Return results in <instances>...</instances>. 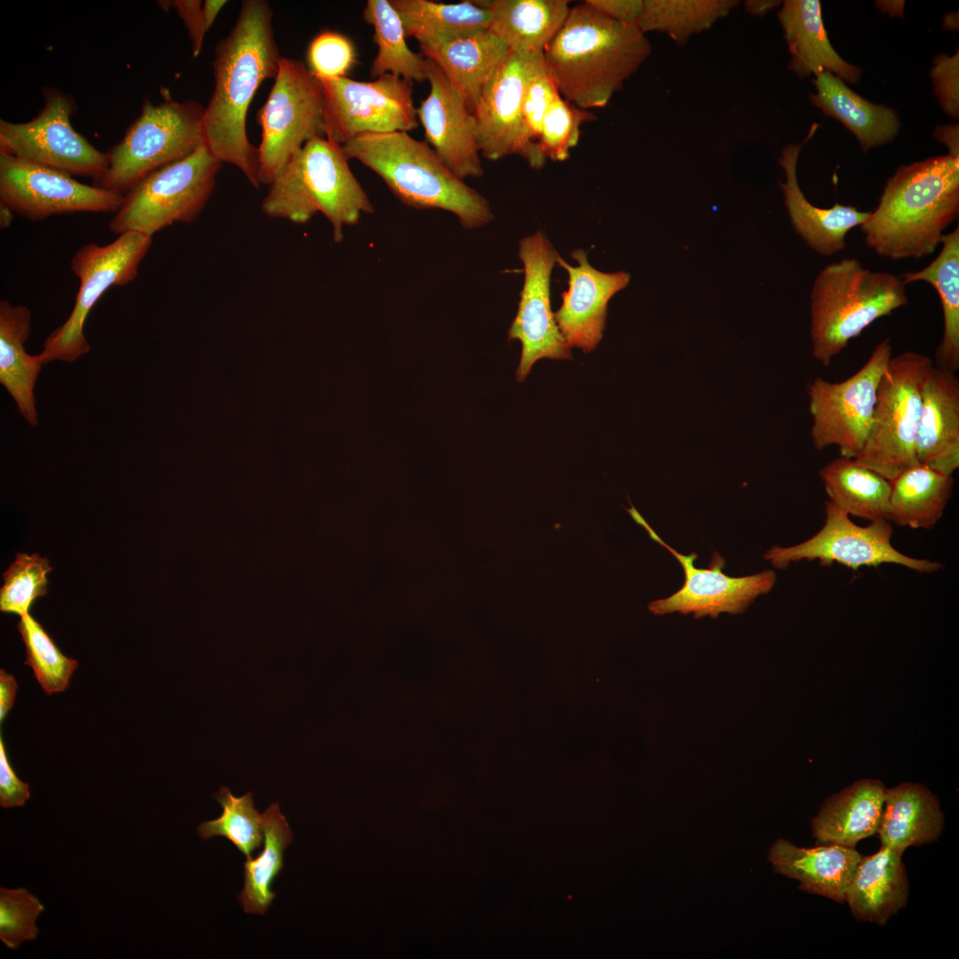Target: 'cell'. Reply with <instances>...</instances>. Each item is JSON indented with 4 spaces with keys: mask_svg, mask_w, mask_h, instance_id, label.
Returning a JSON list of instances; mask_svg holds the SVG:
<instances>
[{
    "mask_svg": "<svg viewBox=\"0 0 959 959\" xmlns=\"http://www.w3.org/2000/svg\"><path fill=\"white\" fill-rule=\"evenodd\" d=\"M778 2L775 1H748L745 4L746 9L749 12L756 15H764L770 9L774 7Z\"/></svg>",
    "mask_w": 959,
    "mask_h": 959,
    "instance_id": "54",
    "label": "cell"
},
{
    "mask_svg": "<svg viewBox=\"0 0 959 959\" xmlns=\"http://www.w3.org/2000/svg\"><path fill=\"white\" fill-rule=\"evenodd\" d=\"M214 797L223 808L222 814L218 819L201 823L198 835L203 840L214 836H225L247 860L252 859L251 852L264 843L263 816L254 806L252 793L236 797L222 786Z\"/></svg>",
    "mask_w": 959,
    "mask_h": 959,
    "instance_id": "40",
    "label": "cell"
},
{
    "mask_svg": "<svg viewBox=\"0 0 959 959\" xmlns=\"http://www.w3.org/2000/svg\"><path fill=\"white\" fill-rule=\"evenodd\" d=\"M900 275L873 272L855 258L824 266L811 291L810 336L812 356L823 367L876 320L907 305Z\"/></svg>",
    "mask_w": 959,
    "mask_h": 959,
    "instance_id": "6",
    "label": "cell"
},
{
    "mask_svg": "<svg viewBox=\"0 0 959 959\" xmlns=\"http://www.w3.org/2000/svg\"><path fill=\"white\" fill-rule=\"evenodd\" d=\"M258 122L262 130L258 179L270 185L306 142L325 137L321 85L303 62L281 59Z\"/></svg>",
    "mask_w": 959,
    "mask_h": 959,
    "instance_id": "10",
    "label": "cell"
},
{
    "mask_svg": "<svg viewBox=\"0 0 959 959\" xmlns=\"http://www.w3.org/2000/svg\"><path fill=\"white\" fill-rule=\"evenodd\" d=\"M348 161L342 145L325 137L309 140L269 185L263 212L297 224L321 212L332 226L334 242H340L345 226L375 211Z\"/></svg>",
    "mask_w": 959,
    "mask_h": 959,
    "instance_id": "5",
    "label": "cell"
},
{
    "mask_svg": "<svg viewBox=\"0 0 959 959\" xmlns=\"http://www.w3.org/2000/svg\"><path fill=\"white\" fill-rule=\"evenodd\" d=\"M151 244V236L128 231L111 243H88L74 254L71 270L79 279V289L71 313L44 343V364L73 362L90 352L83 326L91 308L110 287L126 285L137 277Z\"/></svg>",
    "mask_w": 959,
    "mask_h": 959,
    "instance_id": "11",
    "label": "cell"
},
{
    "mask_svg": "<svg viewBox=\"0 0 959 959\" xmlns=\"http://www.w3.org/2000/svg\"><path fill=\"white\" fill-rule=\"evenodd\" d=\"M221 164L202 142L187 156L151 172L124 194L109 230L152 237L173 223L193 222L214 190Z\"/></svg>",
    "mask_w": 959,
    "mask_h": 959,
    "instance_id": "9",
    "label": "cell"
},
{
    "mask_svg": "<svg viewBox=\"0 0 959 959\" xmlns=\"http://www.w3.org/2000/svg\"><path fill=\"white\" fill-rule=\"evenodd\" d=\"M205 107L174 100L168 91L155 104L145 99L139 117L107 155V169L93 186L125 194L151 172L193 153L203 142Z\"/></svg>",
    "mask_w": 959,
    "mask_h": 959,
    "instance_id": "7",
    "label": "cell"
},
{
    "mask_svg": "<svg viewBox=\"0 0 959 959\" xmlns=\"http://www.w3.org/2000/svg\"><path fill=\"white\" fill-rule=\"evenodd\" d=\"M595 119L591 111L573 105L559 94L543 121L539 140L543 155L546 160L566 161L579 141L582 125Z\"/></svg>",
    "mask_w": 959,
    "mask_h": 959,
    "instance_id": "44",
    "label": "cell"
},
{
    "mask_svg": "<svg viewBox=\"0 0 959 959\" xmlns=\"http://www.w3.org/2000/svg\"><path fill=\"white\" fill-rule=\"evenodd\" d=\"M801 145L786 146L780 158L785 181L780 186L784 202L795 231L818 254L830 257L844 250L845 237L850 230L863 224L870 211H860L854 206L836 203L830 208H820L811 203L802 192L797 175Z\"/></svg>",
    "mask_w": 959,
    "mask_h": 959,
    "instance_id": "24",
    "label": "cell"
},
{
    "mask_svg": "<svg viewBox=\"0 0 959 959\" xmlns=\"http://www.w3.org/2000/svg\"><path fill=\"white\" fill-rule=\"evenodd\" d=\"M892 356L887 337L847 379L829 382L817 377L808 384L811 438L817 450L836 446L842 457L855 459L860 455L872 423L879 383Z\"/></svg>",
    "mask_w": 959,
    "mask_h": 959,
    "instance_id": "12",
    "label": "cell"
},
{
    "mask_svg": "<svg viewBox=\"0 0 959 959\" xmlns=\"http://www.w3.org/2000/svg\"><path fill=\"white\" fill-rule=\"evenodd\" d=\"M402 20L407 38L431 44L461 34L486 29L489 12L476 1L445 4L429 0H390Z\"/></svg>",
    "mask_w": 959,
    "mask_h": 959,
    "instance_id": "36",
    "label": "cell"
},
{
    "mask_svg": "<svg viewBox=\"0 0 959 959\" xmlns=\"http://www.w3.org/2000/svg\"><path fill=\"white\" fill-rule=\"evenodd\" d=\"M44 907L25 888L0 889V939L16 949L24 941L34 940L39 932L36 920Z\"/></svg>",
    "mask_w": 959,
    "mask_h": 959,
    "instance_id": "45",
    "label": "cell"
},
{
    "mask_svg": "<svg viewBox=\"0 0 959 959\" xmlns=\"http://www.w3.org/2000/svg\"><path fill=\"white\" fill-rule=\"evenodd\" d=\"M861 856L852 847L831 844L804 848L780 838L770 847L768 858L775 872L798 880L801 890L843 903Z\"/></svg>",
    "mask_w": 959,
    "mask_h": 959,
    "instance_id": "25",
    "label": "cell"
},
{
    "mask_svg": "<svg viewBox=\"0 0 959 959\" xmlns=\"http://www.w3.org/2000/svg\"><path fill=\"white\" fill-rule=\"evenodd\" d=\"M201 0H173L171 9H175L183 21L192 44L193 56L196 58L202 52L205 34L208 32Z\"/></svg>",
    "mask_w": 959,
    "mask_h": 959,
    "instance_id": "49",
    "label": "cell"
},
{
    "mask_svg": "<svg viewBox=\"0 0 959 959\" xmlns=\"http://www.w3.org/2000/svg\"><path fill=\"white\" fill-rule=\"evenodd\" d=\"M419 48L424 58L440 67L472 115L484 88L511 52L488 28L419 45Z\"/></svg>",
    "mask_w": 959,
    "mask_h": 959,
    "instance_id": "23",
    "label": "cell"
},
{
    "mask_svg": "<svg viewBox=\"0 0 959 959\" xmlns=\"http://www.w3.org/2000/svg\"><path fill=\"white\" fill-rule=\"evenodd\" d=\"M31 329V312L22 305L0 302V383L31 426L38 424L34 389L44 365L40 353L30 355L25 342Z\"/></svg>",
    "mask_w": 959,
    "mask_h": 959,
    "instance_id": "32",
    "label": "cell"
},
{
    "mask_svg": "<svg viewBox=\"0 0 959 959\" xmlns=\"http://www.w3.org/2000/svg\"><path fill=\"white\" fill-rule=\"evenodd\" d=\"M17 629L26 648L24 663L31 667L44 693L50 695L66 690L77 662L61 653L29 613L20 616Z\"/></svg>",
    "mask_w": 959,
    "mask_h": 959,
    "instance_id": "41",
    "label": "cell"
},
{
    "mask_svg": "<svg viewBox=\"0 0 959 959\" xmlns=\"http://www.w3.org/2000/svg\"><path fill=\"white\" fill-rule=\"evenodd\" d=\"M893 528L887 519L870 521L865 527L855 524L850 515L829 501L825 502V521L811 538L793 546H773L764 559L778 569L790 563L819 560L822 564L839 563L852 569L894 564L923 574L942 567L937 561L912 558L892 544Z\"/></svg>",
    "mask_w": 959,
    "mask_h": 959,
    "instance_id": "15",
    "label": "cell"
},
{
    "mask_svg": "<svg viewBox=\"0 0 959 959\" xmlns=\"http://www.w3.org/2000/svg\"><path fill=\"white\" fill-rule=\"evenodd\" d=\"M814 85L812 103L850 130L862 151L886 144L898 134L900 121L892 108L868 101L833 74H817Z\"/></svg>",
    "mask_w": 959,
    "mask_h": 959,
    "instance_id": "31",
    "label": "cell"
},
{
    "mask_svg": "<svg viewBox=\"0 0 959 959\" xmlns=\"http://www.w3.org/2000/svg\"><path fill=\"white\" fill-rule=\"evenodd\" d=\"M933 365L929 356L907 351L892 356L881 377L869 432L855 460L889 481L918 464L922 384Z\"/></svg>",
    "mask_w": 959,
    "mask_h": 959,
    "instance_id": "8",
    "label": "cell"
},
{
    "mask_svg": "<svg viewBox=\"0 0 959 959\" xmlns=\"http://www.w3.org/2000/svg\"><path fill=\"white\" fill-rule=\"evenodd\" d=\"M49 560L37 553H18L4 573L0 589V610L19 614L28 613L34 601L47 592Z\"/></svg>",
    "mask_w": 959,
    "mask_h": 959,
    "instance_id": "42",
    "label": "cell"
},
{
    "mask_svg": "<svg viewBox=\"0 0 959 959\" xmlns=\"http://www.w3.org/2000/svg\"><path fill=\"white\" fill-rule=\"evenodd\" d=\"M585 3L615 21L636 26L643 0H586Z\"/></svg>",
    "mask_w": 959,
    "mask_h": 959,
    "instance_id": "50",
    "label": "cell"
},
{
    "mask_svg": "<svg viewBox=\"0 0 959 959\" xmlns=\"http://www.w3.org/2000/svg\"><path fill=\"white\" fill-rule=\"evenodd\" d=\"M559 94L546 69L543 54L534 64L522 106L524 149L521 157L534 169H541L546 162L539 147L541 129L548 108Z\"/></svg>",
    "mask_w": 959,
    "mask_h": 959,
    "instance_id": "43",
    "label": "cell"
},
{
    "mask_svg": "<svg viewBox=\"0 0 959 959\" xmlns=\"http://www.w3.org/2000/svg\"><path fill=\"white\" fill-rule=\"evenodd\" d=\"M885 792L882 781L862 779L828 797L812 820L817 842L854 848L877 833Z\"/></svg>",
    "mask_w": 959,
    "mask_h": 959,
    "instance_id": "29",
    "label": "cell"
},
{
    "mask_svg": "<svg viewBox=\"0 0 959 959\" xmlns=\"http://www.w3.org/2000/svg\"><path fill=\"white\" fill-rule=\"evenodd\" d=\"M324 99L325 138L340 145L366 133L408 132L418 126L410 82L386 74L374 81L317 77Z\"/></svg>",
    "mask_w": 959,
    "mask_h": 959,
    "instance_id": "14",
    "label": "cell"
},
{
    "mask_svg": "<svg viewBox=\"0 0 959 959\" xmlns=\"http://www.w3.org/2000/svg\"><path fill=\"white\" fill-rule=\"evenodd\" d=\"M539 56L527 57L510 52L481 92L473 116L477 145L480 155L486 159L497 161L510 155L522 156L523 99Z\"/></svg>",
    "mask_w": 959,
    "mask_h": 959,
    "instance_id": "19",
    "label": "cell"
},
{
    "mask_svg": "<svg viewBox=\"0 0 959 959\" xmlns=\"http://www.w3.org/2000/svg\"><path fill=\"white\" fill-rule=\"evenodd\" d=\"M44 104L25 123L0 120V154L12 155L69 176L100 178L107 169V155L97 149L71 125L77 107L59 89L43 90Z\"/></svg>",
    "mask_w": 959,
    "mask_h": 959,
    "instance_id": "13",
    "label": "cell"
},
{
    "mask_svg": "<svg viewBox=\"0 0 959 959\" xmlns=\"http://www.w3.org/2000/svg\"><path fill=\"white\" fill-rule=\"evenodd\" d=\"M828 501L852 516L889 520L891 483L855 459L840 456L819 472Z\"/></svg>",
    "mask_w": 959,
    "mask_h": 959,
    "instance_id": "35",
    "label": "cell"
},
{
    "mask_svg": "<svg viewBox=\"0 0 959 959\" xmlns=\"http://www.w3.org/2000/svg\"><path fill=\"white\" fill-rule=\"evenodd\" d=\"M915 439L918 464L953 476L959 468V379L933 365L922 384Z\"/></svg>",
    "mask_w": 959,
    "mask_h": 959,
    "instance_id": "22",
    "label": "cell"
},
{
    "mask_svg": "<svg viewBox=\"0 0 959 959\" xmlns=\"http://www.w3.org/2000/svg\"><path fill=\"white\" fill-rule=\"evenodd\" d=\"M625 510L638 525L646 530L653 541L678 559L685 574L683 586L678 591L649 603L648 610L654 614L678 612L682 614H693L694 618L705 615L717 618L721 613L741 614L758 596L768 593L773 588L777 577L773 570L741 577L724 574L725 562L717 551L713 553L708 568L696 567V553H679L655 533L632 504Z\"/></svg>",
    "mask_w": 959,
    "mask_h": 959,
    "instance_id": "16",
    "label": "cell"
},
{
    "mask_svg": "<svg viewBox=\"0 0 959 959\" xmlns=\"http://www.w3.org/2000/svg\"><path fill=\"white\" fill-rule=\"evenodd\" d=\"M30 797L29 785L15 774L2 736L0 737V804L4 808L22 806Z\"/></svg>",
    "mask_w": 959,
    "mask_h": 959,
    "instance_id": "48",
    "label": "cell"
},
{
    "mask_svg": "<svg viewBox=\"0 0 959 959\" xmlns=\"http://www.w3.org/2000/svg\"><path fill=\"white\" fill-rule=\"evenodd\" d=\"M936 136L947 145L949 150L948 155L959 156L957 126L939 127V130L936 131Z\"/></svg>",
    "mask_w": 959,
    "mask_h": 959,
    "instance_id": "52",
    "label": "cell"
},
{
    "mask_svg": "<svg viewBox=\"0 0 959 959\" xmlns=\"http://www.w3.org/2000/svg\"><path fill=\"white\" fill-rule=\"evenodd\" d=\"M651 53L637 26L615 21L585 1L572 8L543 52L559 95L585 109L606 107Z\"/></svg>",
    "mask_w": 959,
    "mask_h": 959,
    "instance_id": "2",
    "label": "cell"
},
{
    "mask_svg": "<svg viewBox=\"0 0 959 959\" xmlns=\"http://www.w3.org/2000/svg\"><path fill=\"white\" fill-rule=\"evenodd\" d=\"M889 521L929 529L942 518L951 498L953 476L917 464L890 481Z\"/></svg>",
    "mask_w": 959,
    "mask_h": 959,
    "instance_id": "34",
    "label": "cell"
},
{
    "mask_svg": "<svg viewBox=\"0 0 959 959\" xmlns=\"http://www.w3.org/2000/svg\"><path fill=\"white\" fill-rule=\"evenodd\" d=\"M363 20L372 26L377 46L369 70L372 77L390 74L410 83L427 81L429 61L408 47L400 16L389 0L367 1Z\"/></svg>",
    "mask_w": 959,
    "mask_h": 959,
    "instance_id": "37",
    "label": "cell"
},
{
    "mask_svg": "<svg viewBox=\"0 0 959 959\" xmlns=\"http://www.w3.org/2000/svg\"><path fill=\"white\" fill-rule=\"evenodd\" d=\"M307 62L316 77H345L356 63L355 47L345 36L324 30L311 41Z\"/></svg>",
    "mask_w": 959,
    "mask_h": 959,
    "instance_id": "46",
    "label": "cell"
},
{
    "mask_svg": "<svg viewBox=\"0 0 959 959\" xmlns=\"http://www.w3.org/2000/svg\"><path fill=\"white\" fill-rule=\"evenodd\" d=\"M342 147L349 160L377 174L405 205L450 212L465 229L494 218L488 201L450 170L426 142L408 132L361 134Z\"/></svg>",
    "mask_w": 959,
    "mask_h": 959,
    "instance_id": "4",
    "label": "cell"
},
{
    "mask_svg": "<svg viewBox=\"0 0 959 959\" xmlns=\"http://www.w3.org/2000/svg\"><path fill=\"white\" fill-rule=\"evenodd\" d=\"M266 0H244L236 21L215 47V84L202 123L203 143L238 168L256 188L258 153L247 136L249 106L261 83L276 76L281 59Z\"/></svg>",
    "mask_w": 959,
    "mask_h": 959,
    "instance_id": "1",
    "label": "cell"
},
{
    "mask_svg": "<svg viewBox=\"0 0 959 959\" xmlns=\"http://www.w3.org/2000/svg\"><path fill=\"white\" fill-rule=\"evenodd\" d=\"M578 263L572 266L561 257L558 265L568 275V288L554 319L568 346L590 353L598 345L606 326L608 301L630 281L626 272L604 273L594 268L582 249L571 252Z\"/></svg>",
    "mask_w": 959,
    "mask_h": 959,
    "instance_id": "21",
    "label": "cell"
},
{
    "mask_svg": "<svg viewBox=\"0 0 959 959\" xmlns=\"http://www.w3.org/2000/svg\"><path fill=\"white\" fill-rule=\"evenodd\" d=\"M519 257L524 266V282L508 337L522 345L516 373L518 381L522 382L538 360L570 359L571 352L551 307V276L560 257L559 252L538 231L519 241Z\"/></svg>",
    "mask_w": 959,
    "mask_h": 959,
    "instance_id": "18",
    "label": "cell"
},
{
    "mask_svg": "<svg viewBox=\"0 0 959 959\" xmlns=\"http://www.w3.org/2000/svg\"><path fill=\"white\" fill-rule=\"evenodd\" d=\"M941 250L923 269L900 275L907 285L924 281L937 290L943 315V334L935 353L934 365L956 373L959 369V226L945 234Z\"/></svg>",
    "mask_w": 959,
    "mask_h": 959,
    "instance_id": "33",
    "label": "cell"
},
{
    "mask_svg": "<svg viewBox=\"0 0 959 959\" xmlns=\"http://www.w3.org/2000/svg\"><path fill=\"white\" fill-rule=\"evenodd\" d=\"M958 53L953 56L939 55L933 61L931 76L935 93L943 109L952 117L957 118L959 113L958 94Z\"/></svg>",
    "mask_w": 959,
    "mask_h": 959,
    "instance_id": "47",
    "label": "cell"
},
{
    "mask_svg": "<svg viewBox=\"0 0 959 959\" xmlns=\"http://www.w3.org/2000/svg\"><path fill=\"white\" fill-rule=\"evenodd\" d=\"M428 61L430 91L416 108L426 143L457 177H481L484 171L475 138L474 116L440 67Z\"/></svg>",
    "mask_w": 959,
    "mask_h": 959,
    "instance_id": "20",
    "label": "cell"
},
{
    "mask_svg": "<svg viewBox=\"0 0 959 959\" xmlns=\"http://www.w3.org/2000/svg\"><path fill=\"white\" fill-rule=\"evenodd\" d=\"M476 3L490 13L488 29L511 52L527 57L543 54L571 8L567 0H476Z\"/></svg>",
    "mask_w": 959,
    "mask_h": 959,
    "instance_id": "28",
    "label": "cell"
},
{
    "mask_svg": "<svg viewBox=\"0 0 959 959\" xmlns=\"http://www.w3.org/2000/svg\"><path fill=\"white\" fill-rule=\"evenodd\" d=\"M736 0H643L637 27L659 32L678 46L712 28L739 5Z\"/></svg>",
    "mask_w": 959,
    "mask_h": 959,
    "instance_id": "39",
    "label": "cell"
},
{
    "mask_svg": "<svg viewBox=\"0 0 959 959\" xmlns=\"http://www.w3.org/2000/svg\"><path fill=\"white\" fill-rule=\"evenodd\" d=\"M790 53L789 68L800 77L828 71L848 83H857L860 70L846 62L832 47L817 0H786L778 12Z\"/></svg>",
    "mask_w": 959,
    "mask_h": 959,
    "instance_id": "26",
    "label": "cell"
},
{
    "mask_svg": "<svg viewBox=\"0 0 959 959\" xmlns=\"http://www.w3.org/2000/svg\"><path fill=\"white\" fill-rule=\"evenodd\" d=\"M227 3L226 0H205L202 4V11L207 31L212 27L218 14Z\"/></svg>",
    "mask_w": 959,
    "mask_h": 959,
    "instance_id": "53",
    "label": "cell"
},
{
    "mask_svg": "<svg viewBox=\"0 0 959 959\" xmlns=\"http://www.w3.org/2000/svg\"><path fill=\"white\" fill-rule=\"evenodd\" d=\"M943 826L939 800L924 786L906 782L886 789L877 831L882 846L903 853L937 840Z\"/></svg>",
    "mask_w": 959,
    "mask_h": 959,
    "instance_id": "30",
    "label": "cell"
},
{
    "mask_svg": "<svg viewBox=\"0 0 959 959\" xmlns=\"http://www.w3.org/2000/svg\"><path fill=\"white\" fill-rule=\"evenodd\" d=\"M18 684L4 670H0V721L3 722L15 701Z\"/></svg>",
    "mask_w": 959,
    "mask_h": 959,
    "instance_id": "51",
    "label": "cell"
},
{
    "mask_svg": "<svg viewBox=\"0 0 959 959\" xmlns=\"http://www.w3.org/2000/svg\"><path fill=\"white\" fill-rule=\"evenodd\" d=\"M958 214L959 156L946 155L899 167L860 226L877 255L918 259L937 250Z\"/></svg>",
    "mask_w": 959,
    "mask_h": 959,
    "instance_id": "3",
    "label": "cell"
},
{
    "mask_svg": "<svg viewBox=\"0 0 959 959\" xmlns=\"http://www.w3.org/2000/svg\"><path fill=\"white\" fill-rule=\"evenodd\" d=\"M263 816L264 848L260 855L247 860L244 886L238 901L245 913L264 915L276 896L270 886L283 867V852L292 842V832L278 803L270 804Z\"/></svg>",
    "mask_w": 959,
    "mask_h": 959,
    "instance_id": "38",
    "label": "cell"
},
{
    "mask_svg": "<svg viewBox=\"0 0 959 959\" xmlns=\"http://www.w3.org/2000/svg\"><path fill=\"white\" fill-rule=\"evenodd\" d=\"M14 218V212L4 203L0 202V226L1 228L9 227Z\"/></svg>",
    "mask_w": 959,
    "mask_h": 959,
    "instance_id": "55",
    "label": "cell"
},
{
    "mask_svg": "<svg viewBox=\"0 0 959 959\" xmlns=\"http://www.w3.org/2000/svg\"><path fill=\"white\" fill-rule=\"evenodd\" d=\"M123 196L81 183L53 169L0 154V202L28 220L77 212H116Z\"/></svg>",
    "mask_w": 959,
    "mask_h": 959,
    "instance_id": "17",
    "label": "cell"
},
{
    "mask_svg": "<svg viewBox=\"0 0 959 959\" xmlns=\"http://www.w3.org/2000/svg\"><path fill=\"white\" fill-rule=\"evenodd\" d=\"M901 856L884 846L861 856L844 897L857 919L884 925L906 906L908 881Z\"/></svg>",
    "mask_w": 959,
    "mask_h": 959,
    "instance_id": "27",
    "label": "cell"
}]
</instances>
